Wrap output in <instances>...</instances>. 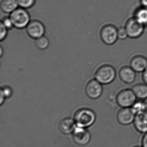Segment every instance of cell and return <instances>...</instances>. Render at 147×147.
Segmentation results:
<instances>
[{"instance_id": "obj_1", "label": "cell", "mask_w": 147, "mask_h": 147, "mask_svg": "<svg viewBox=\"0 0 147 147\" xmlns=\"http://www.w3.org/2000/svg\"><path fill=\"white\" fill-rule=\"evenodd\" d=\"M96 119V113L88 108H81L74 113V120L76 125L80 127L87 128L91 127L95 123Z\"/></svg>"}, {"instance_id": "obj_2", "label": "cell", "mask_w": 147, "mask_h": 147, "mask_svg": "<svg viewBox=\"0 0 147 147\" xmlns=\"http://www.w3.org/2000/svg\"><path fill=\"white\" fill-rule=\"evenodd\" d=\"M115 69L110 65L105 64L99 66L95 73V78L103 85L110 84L117 77Z\"/></svg>"}, {"instance_id": "obj_3", "label": "cell", "mask_w": 147, "mask_h": 147, "mask_svg": "<svg viewBox=\"0 0 147 147\" xmlns=\"http://www.w3.org/2000/svg\"><path fill=\"white\" fill-rule=\"evenodd\" d=\"M117 28L110 23L104 24L99 31V37L104 45L111 46L115 44L118 39Z\"/></svg>"}, {"instance_id": "obj_4", "label": "cell", "mask_w": 147, "mask_h": 147, "mask_svg": "<svg viewBox=\"0 0 147 147\" xmlns=\"http://www.w3.org/2000/svg\"><path fill=\"white\" fill-rule=\"evenodd\" d=\"M14 28L22 29L26 28L30 20V15L25 9L18 7L9 16Z\"/></svg>"}, {"instance_id": "obj_5", "label": "cell", "mask_w": 147, "mask_h": 147, "mask_svg": "<svg viewBox=\"0 0 147 147\" xmlns=\"http://www.w3.org/2000/svg\"><path fill=\"white\" fill-rule=\"evenodd\" d=\"M137 98L132 89H123L119 91L115 97L117 104L122 108H131Z\"/></svg>"}, {"instance_id": "obj_6", "label": "cell", "mask_w": 147, "mask_h": 147, "mask_svg": "<svg viewBox=\"0 0 147 147\" xmlns=\"http://www.w3.org/2000/svg\"><path fill=\"white\" fill-rule=\"evenodd\" d=\"M129 38L135 39L141 37L146 28L140 23L133 16L128 18L124 26Z\"/></svg>"}, {"instance_id": "obj_7", "label": "cell", "mask_w": 147, "mask_h": 147, "mask_svg": "<svg viewBox=\"0 0 147 147\" xmlns=\"http://www.w3.org/2000/svg\"><path fill=\"white\" fill-rule=\"evenodd\" d=\"M26 31L30 38L35 40L44 36L45 28L44 24L40 21L33 19L30 21L26 27Z\"/></svg>"}, {"instance_id": "obj_8", "label": "cell", "mask_w": 147, "mask_h": 147, "mask_svg": "<svg viewBox=\"0 0 147 147\" xmlns=\"http://www.w3.org/2000/svg\"><path fill=\"white\" fill-rule=\"evenodd\" d=\"M85 92L87 96L90 99H98L103 92V85L96 79H92L85 85Z\"/></svg>"}, {"instance_id": "obj_9", "label": "cell", "mask_w": 147, "mask_h": 147, "mask_svg": "<svg viewBox=\"0 0 147 147\" xmlns=\"http://www.w3.org/2000/svg\"><path fill=\"white\" fill-rule=\"evenodd\" d=\"M72 134L73 140L79 146H86L90 142L91 135L86 128L77 126Z\"/></svg>"}, {"instance_id": "obj_10", "label": "cell", "mask_w": 147, "mask_h": 147, "mask_svg": "<svg viewBox=\"0 0 147 147\" xmlns=\"http://www.w3.org/2000/svg\"><path fill=\"white\" fill-rule=\"evenodd\" d=\"M135 115L131 108H122L117 112L116 118L121 125L128 126L133 123Z\"/></svg>"}, {"instance_id": "obj_11", "label": "cell", "mask_w": 147, "mask_h": 147, "mask_svg": "<svg viewBox=\"0 0 147 147\" xmlns=\"http://www.w3.org/2000/svg\"><path fill=\"white\" fill-rule=\"evenodd\" d=\"M136 73L129 65H124L119 69L118 76L123 83L126 84H131L136 79Z\"/></svg>"}, {"instance_id": "obj_12", "label": "cell", "mask_w": 147, "mask_h": 147, "mask_svg": "<svg viewBox=\"0 0 147 147\" xmlns=\"http://www.w3.org/2000/svg\"><path fill=\"white\" fill-rule=\"evenodd\" d=\"M129 65L136 73H142L147 67V58L142 55H135L130 59Z\"/></svg>"}, {"instance_id": "obj_13", "label": "cell", "mask_w": 147, "mask_h": 147, "mask_svg": "<svg viewBox=\"0 0 147 147\" xmlns=\"http://www.w3.org/2000/svg\"><path fill=\"white\" fill-rule=\"evenodd\" d=\"M134 127L136 131L140 134L147 133V113L142 111L135 114L133 123Z\"/></svg>"}, {"instance_id": "obj_14", "label": "cell", "mask_w": 147, "mask_h": 147, "mask_svg": "<svg viewBox=\"0 0 147 147\" xmlns=\"http://www.w3.org/2000/svg\"><path fill=\"white\" fill-rule=\"evenodd\" d=\"M76 126L74 119L70 117H65L60 121L58 128L61 133L68 135L72 133L77 127Z\"/></svg>"}, {"instance_id": "obj_15", "label": "cell", "mask_w": 147, "mask_h": 147, "mask_svg": "<svg viewBox=\"0 0 147 147\" xmlns=\"http://www.w3.org/2000/svg\"><path fill=\"white\" fill-rule=\"evenodd\" d=\"M133 90L137 99L143 100L147 98V84L145 83H138L132 86Z\"/></svg>"}, {"instance_id": "obj_16", "label": "cell", "mask_w": 147, "mask_h": 147, "mask_svg": "<svg viewBox=\"0 0 147 147\" xmlns=\"http://www.w3.org/2000/svg\"><path fill=\"white\" fill-rule=\"evenodd\" d=\"M133 16L145 28L147 27V8L140 6L135 10Z\"/></svg>"}, {"instance_id": "obj_17", "label": "cell", "mask_w": 147, "mask_h": 147, "mask_svg": "<svg viewBox=\"0 0 147 147\" xmlns=\"http://www.w3.org/2000/svg\"><path fill=\"white\" fill-rule=\"evenodd\" d=\"M16 0H1L0 7L3 13H9L18 7Z\"/></svg>"}, {"instance_id": "obj_18", "label": "cell", "mask_w": 147, "mask_h": 147, "mask_svg": "<svg viewBox=\"0 0 147 147\" xmlns=\"http://www.w3.org/2000/svg\"><path fill=\"white\" fill-rule=\"evenodd\" d=\"M35 45L36 47L39 50H45L49 46V40L45 36H43L35 39Z\"/></svg>"}, {"instance_id": "obj_19", "label": "cell", "mask_w": 147, "mask_h": 147, "mask_svg": "<svg viewBox=\"0 0 147 147\" xmlns=\"http://www.w3.org/2000/svg\"><path fill=\"white\" fill-rule=\"evenodd\" d=\"M131 108L135 114L145 111V107L143 100L139 99V100H137L132 105Z\"/></svg>"}, {"instance_id": "obj_20", "label": "cell", "mask_w": 147, "mask_h": 147, "mask_svg": "<svg viewBox=\"0 0 147 147\" xmlns=\"http://www.w3.org/2000/svg\"><path fill=\"white\" fill-rule=\"evenodd\" d=\"M18 6L27 9L30 8L35 4L36 0H16Z\"/></svg>"}, {"instance_id": "obj_21", "label": "cell", "mask_w": 147, "mask_h": 147, "mask_svg": "<svg viewBox=\"0 0 147 147\" xmlns=\"http://www.w3.org/2000/svg\"><path fill=\"white\" fill-rule=\"evenodd\" d=\"M1 90L3 92L6 98H10L13 95V90L10 86L7 85L1 87Z\"/></svg>"}, {"instance_id": "obj_22", "label": "cell", "mask_w": 147, "mask_h": 147, "mask_svg": "<svg viewBox=\"0 0 147 147\" xmlns=\"http://www.w3.org/2000/svg\"><path fill=\"white\" fill-rule=\"evenodd\" d=\"M117 34L118 39L121 40H124L128 38L127 33L124 26L117 28Z\"/></svg>"}, {"instance_id": "obj_23", "label": "cell", "mask_w": 147, "mask_h": 147, "mask_svg": "<svg viewBox=\"0 0 147 147\" xmlns=\"http://www.w3.org/2000/svg\"><path fill=\"white\" fill-rule=\"evenodd\" d=\"M1 22L7 28L8 30H10L14 28L12 21L9 16L3 17Z\"/></svg>"}, {"instance_id": "obj_24", "label": "cell", "mask_w": 147, "mask_h": 147, "mask_svg": "<svg viewBox=\"0 0 147 147\" xmlns=\"http://www.w3.org/2000/svg\"><path fill=\"white\" fill-rule=\"evenodd\" d=\"M7 28L1 22H0V40L1 41L6 38L7 34Z\"/></svg>"}, {"instance_id": "obj_25", "label": "cell", "mask_w": 147, "mask_h": 147, "mask_svg": "<svg viewBox=\"0 0 147 147\" xmlns=\"http://www.w3.org/2000/svg\"><path fill=\"white\" fill-rule=\"evenodd\" d=\"M142 147H147V133L144 134L141 142Z\"/></svg>"}, {"instance_id": "obj_26", "label": "cell", "mask_w": 147, "mask_h": 147, "mask_svg": "<svg viewBox=\"0 0 147 147\" xmlns=\"http://www.w3.org/2000/svg\"><path fill=\"white\" fill-rule=\"evenodd\" d=\"M142 78L143 82L147 84V67L142 72Z\"/></svg>"}, {"instance_id": "obj_27", "label": "cell", "mask_w": 147, "mask_h": 147, "mask_svg": "<svg viewBox=\"0 0 147 147\" xmlns=\"http://www.w3.org/2000/svg\"><path fill=\"white\" fill-rule=\"evenodd\" d=\"M6 97L1 90H0V105H1L4 102Z\"/></svg>"}, {"instance_id": "obj_28", "label": "cell", "mask_w": 147, "mask_h": 147, "mask_svg": "<svg viewBox=\"0 0 147 147\" xmlns=\"http://www.w3.org/2000/svg\"><path fill=\"white\" fill-rule=\"evenodd\" d=\"M140 6L147 8V0H140Z\"/></svg>"}, {"instance_id": "obj_29", "label": "cell", "mask_w": 147, "mask_h": 147, "mask_svg": "<svg viewBox=\"0 0 147 147\" xmlns=\"http://www.w3.org/2000/svg\"><path fill=\"white\" fill-rule=\"evenodd\" d=\"M144 103V107H145V111L147 113V98L143 100Z\"/></svg>"}, {"instance_id": "obj_30", "label": "cell", "mask_w": 147, "mask_h": 147, "mask_svg": "<svg viewBox=\"0 0 147 147\" xmlns=\"http://www.w3.org/2000/svg\"><path fill=\"white\" fill-rule=\"evenodd\" d=\"M2 51H3V49L1 47V53H0V55H1V57L2 55Z\"/></svg>"}, {"instance_id": "obj_31", "label": "cell", "mask_w": 147, "mask_h": 147, "mask_svg": "<svg viewBox=\"0 0 147 147\" xmlns=\"http://www.w3.org/2000/svg\"><path fill=\"white\" fill-rule=\"evenodd\" d=\"M132 147H142L141 146H133Z\"/></svg>"}]
</instances>
